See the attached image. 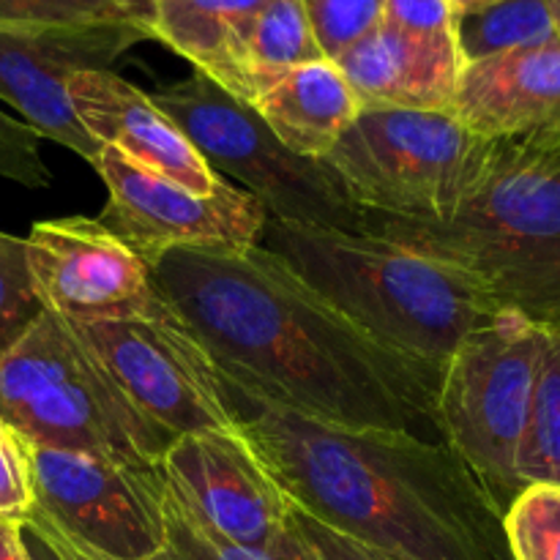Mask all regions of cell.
Wrapping results in <instances>:
<instances>
[{
    "instance_id": "1",
    "label": "cell",
    "mask_w": 560,
    "mask_h": 560,
    "mask_svg": "<svg viewBox=\"0 0 560 560\" xmlns=\"http://www.w3.org/2000/svg\"><path fill=\"white\" fill-rule=\"evenodd\" d=\"M148 271L230 397L353 430L435 427L441 372L361 331L266 246L170 249Z\"/></svg>"
},
{
    "instance_id": "2",
    "label": "cell",
    "mask_w": 560,
    "mask_h": 560,
    "mask_svg": "<svg viewBox=\"0 0 560 560\" xmlns=\"http://www.w3.org/2000/svg\"><path fill=\"white\" fill-rule=\"evenodd\" d=\"M238 399L241 432L306 517L392 560H514L506 512L446 441Z\"/></svg>"
},
{
    "instance_id": "3",
    "label": "cell",
    "mask_w": 560,
    "mask_h": 560,
    "mask_svg": "<svg viewBox=\"0 0 560 560\" xmlns=\"http://www.w3.org/2000/svg\"><path fill=\"white\" fill-rule=\"evenodd\" d=\"M260 246L350 323L430 370L501 312L470 279L381 233L268 217Z\"/></svg>"
},
{
    "instance_id": "4",
    "label": "cell",
    "mask_w": 560,
    "mask_h": 560,
    "mask_svg": "<svg viewBox=\"0 0 560 560\" xmlns=\"http://www.w3.org/2000/svg\"><path fill=\"white\" fill-rule=\"evenodd\" d=\"M372 233L454 268L498 312L560 326V167L520 140H487L446 222L370 217Z\"/></svg>"
},
{
    "instance_id": "5",
    "label": "cell",
    "mask_w": 560,
    "mask_h": 560,
    "mask_svg": "<svg viewBox=\"0 0 560 560\" xmlns=\"http://www.w3.org/2000/svg\"><path fill=\"white\" fill-rule=\"evenodd\" d=\"M0 416L36 446L159 468L173 435L135 408L63 317L38 312L0 353Z\"/></svg>"
},
{
    "instance_id": "6",
    "label": "cell",
    "mask_w": 560,
    "mask_h": 560,
    "mask_svg": "<svg viewBox=\"0 0 560 560\" xmlns=\"http://www.w3.org/2000/svg\"><path fill=\"white\" fill-rule=\"evenodd\" d=\"M545 348V326L501 312L454 348L438 383L435 430L503 512L525 490L517 465Z\"/></svg>"
},
{
    "instance_id": "7",
    "label": "cell",
    "mask_w": 560,
    "mask_h": 560,
    "mask_svg": "<svg viewBox=\"0 0 560 560\" xmlns=\"http://www.w3.org/2000/svg\"><path fill=\"white\" fill-rule=\"evenodd\" d=\"M485 145L452 113L361 107L320 162L366 217L446 222Z\"/></svg>"
},
{
    "instance_id": "8",
    "label": "cell",
    "mask_w": 560,
    "mask_h": 560,
    "mask_svg": "<svg viewBox=\"0 0 560 560\" xmlns=\"http://www.w3.org/2000/svg\"><path fill=\"white\" fill-rule=\"evenodd\" d=\"M151 98L184 129L213 173L244 184L268 217L350 233L370 230V217L348 200L320 159L284 148L252 104L230 96L200 71Z\"/></svg>"
},
{
    "instance_id": "9",
    "label": "cell",
    "mask_w": 560,
    "mask_h": 560,
    "mask_svg": "<svg viewBox=\"0 0 560 560\" xmlns=\"http://www.w3.org/2000/svg\"><path fill=\"white\" fill-rule=\"evenodd\" d=\"M126 397L167 435L238 432L241 413L208 359L170 306L159 317L71 323Z\"/></svg>"
},
{
    "instance_id": "10",
    "label": "cell",
    "mask_w": 560,
    "mask_h": 560,
    "mask_svg": "<svg viewBox=\"0 0 560 560\" xmlns=\"http://www.w3.org/2000/svg\"><path fill=\"white\" fill-rule=\"evenodd\" d=\"M33 512L66 539L115 560L164 550V470L27 443Z\"/></svg>"
},
{
    "instance_id": "11",
    "label": "cell",
    "mask_w": 560,
    "mask_h": 560,
    "mask_svg": "<svg viewBox=\"0 0 560 560\" xmlns=\"http://www.w3.org/2000/svg\"><path fill=\"white\" fill-rule=\"evenodd\" d=\"M93 170L109 191L98 222L145 266L170 249L260 244L266 206L233 184L213 195H197L107 145H102Z\"/></svg>"
},
{
    "instance_id": "12",
    "label": "cell",
    "mask_w": 560,
    "mask_h": 560,
    "mask_svg": "<svg viewBox=\"0 0 560 560\" xmlns=\"http://www.w3.org/2000/svg\"><path fill=\"white\" fill-rule=\"evenodd\" d=\"M153 38L148 22L0 27V98L38 137L96 164L102 145L77 118L69 85L82 71H104L135 44Z\"/></svg>"
},
{
    "instance_id": "13",
    "label": "cell",
    "mask_w": 560,
    "mask_h": 560,
    "mask_svg": "<svg viewBox=\"0 0 560 560\" xmlns=\"http://www.w3.org/2000/svg\"><path fill=\"white\" fill-rule=\"evenodd\" d=\"M25 260L42 310L69 323L159 317L170 310L145 262L98 219L36 222L25 235Z\"/></svg>"
},
{
    "instance_id": "14",
    "label": "cell",
    "mask_w": 560,
    "mask_h": 560,
    "mask_svg": "<svg viewBox=\"0 0 560 560\" xmlns=\"http://www.w3.org/2000/svg\"><path fill=\"white\" fill-rule=\"evenodd\" d=\"M162 470L197 517L230 545L266 550L290 528L295 506L241 430L175 438Z\"/></svg>"
},
{
    "instance_id": "15",
    "label": "cell",
    "mask_w": 560,
    "mask_h": 560,
    "mask_svg": "<svg viewBox=\"0 0 560 560\" xmlns=\"http://www.w3.org/2000/svg\"><path fill=\"white\" fill-rule=\"evenodd\" d=\"M71 107L98 145L115 148L140 167L164 175L197 195H213L228 180L213 173L195 142L140 91L115 71H82L69 85Z\"/></svg>"
},
{
    "instance_id": "16",
    "label": "cell",
    "mask_w": 560,
    "mask_h": 560,
    "mask_svg": "<svg viewBox=\"0 0 560 560\" xmlns=\"http://www.w3.org/2000/svg\"><path fill=\"white\" fill-rule=\"evenodd\" d=\"M334 63L361 107L452 113L465 63L454 33H408L381 25Z\"/></svg>"
},
{
    "instance_id": "17",
    "label": "cell",
    "mask_w": 560,
    "mask_h": 560,
    "mask_svg": "<svg viewBox=\"0 0 560 560\" xmlns=\"http://www.w3.org/2000/svg\"><path fill=\"white\" fill-rule=\"evenodd\" d=\"M452 115L481 140H509L560 118V38L465 63Z\"/></svg>"
},
{
    "instance_id": "18",
    "label": "cell",
    "mask_w": 560,
    "mask_h": 560,
    "mask_svg": "<svg viewBox=\"0 0 560 560\" xmlns=\"http://www.w3.org/2000/svg\"><path fill=\"white\" fill-rule=\"evenodd\" d=\"M252 107L284 148L304 159L326 156L361 113L342 69L328 58L290 69Z\"/></svg>"
},
{
    "instance_id": "19",
    "label": "cell",
    "mask_w": 560,
    "mask_h": 560,
    "mask_svg": "<svg viewBox=\"0 0 560 560\" xmlns=\"http://www.w3.org/2000/svg\"><path fill=\"white\" fill-rule=\"evenodd\" d=\"M304 0H268L249 20L230 55L222 85L230 96L255 104L290 69L320 60Z\"/></svg>"
},
{
    "instance_id": "20",
    "label": "cell",
    "mask_w": 560,
    "mask_h": 560,
    "mask_svg": "<svg viewBox=\"0 0 560 560\" xmlns=\"http://www.w3.org/2000/svg\"><path fill=\"white\" fill-rule=\"evenodd\" d=\"M268 0H151V33L222 85L235 42Z\"/></svg>"
},
{
    "instance_id": "21",
    "label": "cell",
    "mask_w": 560,
    "mask_h": 560,
    "mask_svg": "<svg viewBox=\"0 0 560 560\" xmlns=\"http://www.w3.org/2000/svg\"><path fill=\"white\" fill-rule=\"evenodd\" d=\"M452 33L463 63L539 47L558 38L547 0H490L454 11Z\"/></svg>"
},
{
    "instance_id": "22",
    "label": "cell",
    "mask_w": 560,
    "mask_h": 560,
    "mask_svg": "<svg viewBox=\"0 0 560 560\" xmlns=\"http://www.w3.org/2000/svg\"><path fill=\"white\" fill-rule=\"evenodd\" d=\"M164 536L173 560H317L290 520V528L266 550H249L213 534L191 503L164 476Z\"/></svg>"
},
{
    "instance_id": "23",
    "label": "cell",
    "mask_w": 560,
    "mask_h": 560,
    "mask_svg": "<svg viewBox=\"0 0 560 560\" xmlns=\"http://www.w3.org/2000/svg\"><path fill=\"white\" fill-rule=\"evenodd\" d=\"M520 481L560 487V326L547 328V348L520 452Z\"/></svg>"
},
{
    "instance_id": "24",
    "label": "cell",
    "mask_w": 560,
    "mask_h": 560,
    "mask_svg": "<svg viewBox=\"0 0 560 560\" xmlns=\"http://www.w3.org/2000/svg\"><path fill=\"white\" fill-rule=\"evenodd\" d=\"M514 560H560V487L530 485L503 517Z\"/></svg>"
},
{
    "instance_id": "25",
    "label": "cell",
    "mask_w": 560,
    "mask_h": 560,
    "mask_svg": "<svg viewBox=\"0 0 560 560\" xmlns=\"http://www.w3.org/2000/svg\"><path fill=\"white\" fill-rule=\"evenodd\" d=\"M98 22H148L151 11L118 0H0V27L98 25Z\"/></svg>"
},
{
    "instance_id": "26",
    "label": "cell",
    "mask_w": 560,
    "mask_h": 560,
    "mask_svg": "<svg viewBox=\"0 0 560 560\" xmlns=\"http://www.w3.org/2000/svg\"><path fill=\"white\" fill-rule=\"evenodd\" d=\"M386 0H304L312 36L323 58L339 60L383 20Z\"/></svg>"
},
{
    "instance_id": "27",
    "label": "cell",
    "mask_w": 560,
    "mask_h": 560,
    "mask_svg": "<svg viewBox=\"0 0 560 560\" xmlns=\"http://www.w3.org/2000/svg\"><path fill=\"white\" fill-rule=\"evenodd\" d=\"M42 312L31 288L25 238L0 230V353L25 331Z\"/></svg>"
},
{
    "instance_id": "28",
    "label": "cell",
    "mask_w": 560,
    "mask_h": 560,
    "mask_svg": "<svg viewBox=\"0 0 560 560\" xmlns=\"http://www.w3.org/2000/svg\"><path fill=\"white\" fill-rule=\"evenodd\" d=\"M0 178L27 189H47L52 184V173L42 156V137L5 109H0Z\"/></svg>"
},
{
    "instance_id": "29",
    "label": "cell",
    "mask_w": 560,
    "mask_h": 560,
    "mask_svg": "<svg viewBox=\"0 0 560 560\" xmlns=\"http://www.w3.org/2000/svg\"><path fill=\"white\" fill-rule=\"evenodd\" d=\"M33 485L27 446L20 432L0 416V520L25 523L31 517Z\"/></svg>"
},
{
    "instance_id": "30",
    "label": "cell",
    "mask_w": 560,
    "mask_h": 560,
    "mask_svg": "<svg viewBox=\"0 0 560 560\" xmlns=\"http://www.w3.org/2000/svg\"><path fill=\"white\" fill-rule=\"evenodd\" d=\"M293 525L299 528L301 539L310 545L312 556L317 560H392L388 556H383V552L372 550V547L361 545V541L337 534L328 525L306 517L299 509H293Z\"/></svg>"
},
{
    "instance_id": "31",
    "label": "cell",
    "mask_w": 560,
    "mask_h": 560,
    "mask_svg": "<svg viewBox=\"0 0 560 560\" xmlns=\"http://www.w3.org/2000/svg\"><path fill=\"white\" fill-rule=\"evenodd\" d=\"M381 22L408 33H452L454 9L448 0H386Z\"/></svg>"
},
{
    "instance_id": "32",
    "label": "cell",
    "mask_w": 560,
    "mask_h": 560,
    "mask_svg": "<svg viewBox=\"0 0 560 560\" xmlns=\"http://www.w3.org/2000/svg\"><path fill=\"white\" fill-rule=\"evenodd\" d=\"M22 525H27V528L36 530L38 536H44V539L49 541V547H52V550L58 552L60 560H115V558L102 556V552L91 550V547L80 545V541L66 539V536H63V534H58V530H55L52 525L44 523V520L38 517L36 512H31V517H27L25 523H22ZM145 560H173V556H170L167 547H164L162 552H156V556H151V558H145Z\"/></svg>"
},
{
    "instance_id": "33",
    "label": "cell",
    "mask_w": 560,
    "mask_h": 560,
    "mask_svg": "<svg viewBox=\"0 0 560 560\" xmlns=\"http://www.w3.org/2000/svg\"><path fill=\"white\" fill-rule=\"evenodd\" d=\"M514 140L523 142V145L528 148L530 153L541 156L545 162H550V164H556V167H560V118L550 120V124L541 126V129L528 131V135L514 137Z\"/></svg>"
},
{
    "instance_id": "34",
    "label": "cell",
    "mask_w": 560,
    "mask_h": 560,
    "mask_svg": "<svg viewBox=\"0 0 560 560\" xmlns=\"http://www.w3.org/2000/svg\"><path fill=\"white\" fill-rule=\"evenodd\" d=\"M0 560H33L22 523L0 520Z\"/></svg>"
},
{
    "instance_id": "35",
    "label": "cell",
    "mask_w": 560,
    "mask_h": 560,
    "mask_svg": "<svg viewBox=\"0 0 560 560\" xmlns=\"http://www.w3.org/2000/svg\"><path fill=\"white\" fill-rule=\"evenodd\" d=\"M22 528H25V541H27V550H31L33 560H60L58 552L49 547V541L44 539V536H38L36 530L27 528V525H22Z\"/></svg>"
},
{
    "instance_id": "36",
    "label": "cell",
    "mask_w": 560,
    "mask_h": 560,
    "mask_svg": "<svg viewBox=\"0 0 560 560\" xmlns=\"http://www.w3.org/2000/svg\"><path fill=\"white\" fill-rule=\"evenodd\" d=\"M452 3L454 11H463V9H474V5H481V3H490V0H448Z\"/></svg>"
},
{
    "instance_id": "37",
    "label": "cell",
    "mask_w": 560,
    "mask_h": 560,
    "mask_svg": "<svg viewBox=\"0 0 560 560\" xmlns=\"http://www.w3.org/2000/svg\"><path fill=\"white\" fill-rule=\"evenodd\" d=\"M547 5H550L552 25H556V33H558V38H560V0H547Z\"/></svg>"
},
{
    "instance_id": "38",
    "label": "cell",
    "mask_w": 560,
    "mask_h": 560,
    "mask_svg": "<svg viewBox=\"0 0 560 560\" xmlns=\"http://www.w3.org/2000/svg\"><path fill=\"white\" fill-rule=\"evenodd\" d=\"M118 3L131 5V9H140V11H151V0H118Z\"/></svg>"
}]
</instances>
